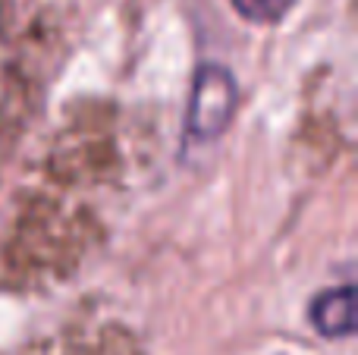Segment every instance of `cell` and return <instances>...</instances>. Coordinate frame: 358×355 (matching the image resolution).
<instances>
[{"mask_svg":"<svg viewBox=\"0 0 358 355\" xmlns=\"http://www.w3.org/2000/svg\"><path fill=\"white\" fill-rule=\"evenodd\" d=\"M236 101V85L229 79L227 69L208 66L201 69L192 92V107H189V129L198 138H210L217 132H223V126L229 123Z\"/></svg>","mask_w":358,"mask_h":355,"instance_id":"obj_1","label":"cell"},{"mask_svg":"<svg viewBox=\"0 0 358 355\" xmlns=\"http://www.w3.org/2000/svg\"><path fill=\"white\" fill-rule=\"evenodd\" d=\"M311 321L324 337H349L355 331V289L340 287L324 293L311 308Z\"/></svg>","mask_w":358,"mask_h":355,"instance_id":"obj_2","label":"cell"},{"mask_svg":"<svg viewBox=\"0 0 358 355\" xmlns=\"http://www.w3.org/2000/svg\"><path fill=\"white\" fill-rule=\"evenodd\" d=\"M296 0H233V6L252 22H277Z\"/></svg>","mask_w":358,"mask_h":355,"instance_id":"obj_3","label":"cell"}]
</instances>
